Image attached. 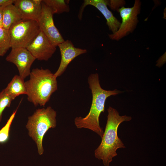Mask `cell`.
Segmentation results:
<instances>
[{
	"label": "cell",
	"mask_w": 166,
	"mask_h": 166,
	"mask_svg": "<svg viewBox=\"0 0 166 166\" xmlns=\"http://www.w3.org/2000/svg\"><path fill=\"white\" fill-rule=\"evenodd\" d=\"M88 82L92 97L90 108L85 117H76L74 120V124L77 128L91 130L101 138L104 132L100 126L99 118L101 113L105 111L106 100L109 97L116 95L121 92L117 89L111 90L103 89L100 84L97 73L90 74L88 78Z\"/></svg>",
	"instance_id": "cell-1"
},
{
	"label": "cell",
	"mask_w": 166,
	"mask_h": 166,
	"mask_svg": "<svg viewBox=\"0 0 166 166\" xmlns=\"http://www.w3.org/2000/svg\"><path fill=\"white\" fill-rule=\"evenodd\" d=\"M108 114L104 132L101 144L94 151L95 157L102 160L105 166H109L113 158L117 156L116 151L119 148H125L117 135L119 125L124 121H130V116H120L115 109L109 106L107 109Z\"/></svg>",
	"instance_id": "cell-2"
},
{
	"label": "cell",
	"mask_w": 166,
	"mask_h": 166,
	"mask_svg": "<svg viewBox=\"0 0 166 166\" xmlns=\"http://www.w3.org/2000/svg\"><path fill=\"white\" fill-rule=\"evenodd\" d=\"M25 82L28 100L35 106H44L58 89L56 78L48 69H33Z\"/></svg>",
	"instance_id": "cell-3"
},
{
	"label": "cell",
	"mask_w": 166,
	"mask_h": 166,
	"mask_svg": "<svg viewBox=\"0 0 166 166\" xmlns=\"http://www.w3.org/2000/svg\"><path fill=\"white\" fill-rule=\"evenodd\" d=\"M57 112L51 106L36 110L29 117L26 125L29 136L35 142L40 155L44 151L42 141L45 134L50 128L57 125Z\"/></svg>",
	"instance_id": "cell-4"
},
{
	"label": "cell",
	"mask_w": 166,
	"mask_h": 166,
	"mask_svg": "<svg viewBox=\"0 0 166 166\" xmlns=\"http://www.w3.org/2000/svg\"><path fill=\"white\" fill-rule=\"evenodd\" d=\"M9 30L11 48H26L41 31L37 21L28 19H22L15 23Z\"/></svg>",
	"instance_id": "cell-5"
},
{
	"label": "cell",
	"mask_w": 166,
	"mask_h": 166,
	"mask_svg": "<svg viewBox=\"0 0 166 166\" xmlns=\"http://www.w3.org/2000/svg\"><path fill=\"white\" fill-rule=\"evenodd\" d=\"M140 1L136 0L132 7L123 6L119 9L122 23L116 32L109 35L110 39L119 40L133 31L138 22L137 15L140 11Z\"/></svg>",
	"instance_id": "cell-6"
},
{
	"label": "cell",
	"mask_w": 166,
	"mask_h": 166,
	"mask_svg": "<svg viewBox=\"0 0 166 166\" xmlns=\"http://www.w3.org/2000/svg\"><path fill=\"white\" fill-rule=\"evenodd\" d=\"M42 5L41 13L37 21L41 31L57 47L65 40L54 24L51 10L42 2Z\"/></svg>",
	"instance_id": "cell-7"
},
{
	"label": "cell",
	"mask_w": 166,
	"mask_h": 166,
	"mask_svg": "<svg viewBox=\"0 0 166 166\" xmlns=\"http://www.w3.org/2000/svg\"><path fill=\"white\" fill-rule=\"evenodd\" d=\"M36 60L26 48H11L6 60L14 64L17 67L19 75L24 79L30 75V68Z\"/></svg>",
	"instance_id": "cell-8"
},
{
	"label": "cell",
	"mask_w": 166,
	"mask_h": 166,
	"mask_svg": "<svg viewBox=\"0 0 166 166\" xmlns=\"http://www.w3.org/2000/svg\"><path fill=\"white\" fill-rule=\"evenodd\" d=\"M26 49L36 59L47 61L55 52L56 47L41 31Z\"/></svg>",
	"instance_id": "cell-9"
},
{
	"label": "cell",
	"mask_w": 166,
	"mask_h": 166,
	"mask_svg": "<svg viewBox=\"0 0 166 166\" xmlns=\"http://www.w3.org/2000/svg\"><path fill=\"white\" fill-rule=\"evenodd\" d=\"M57 46L60 52L61 60L57 69L53 73L57 78L64 73L68 65L74 58L87 52L86 49L75 47L72 42L69 40H65Z\"/></svg>",
	"instance_id": "cell-10"
},
{
	"label": "cell",
	"mask_w": 166,
	"mask_h": 166,
	"mask_svg": "<svg viewBox=\"0 0 166 166\" xmlns=\"http://www.w3.org/2000/svg\"><path fill=\"white\" fill-rule=\"evenodd\" d=\"M109 1L105 0H85L81 7L78 15L81 20L84 9L88 5L92 6L97 8L103 15L106 20L107 24L113 34L119 28L121 23L114 16L112 12L107 7Z\"/></svg>",
	"instance_id": "cell-11"
},
{
	"label": "cell",
	"mask_w": 166,
	"mask_h": 166,
	"mask_svg": "<svg viewBox=\"0 0 166 166\" xmlns=\"http://www.w3.org/2000/svg\"><path fill=\"white\" fill-rule=\"evenodd\" d=\"M13 4L19 10L22 19L38 20L42 12V0H14Z\"/></svg>",
	"instance_id": "cell-12"
},
{
	"label": "cell",
	"mask_w": 166,
	"mask_h": 166,
	"mask_svg": "<svg viewBox=\"0 0 166 166\" xmlns=\"http://www.w3.org/2000/svg\"><path fill=\"white\" fill-rule=\"evenodd\" d=\"M4 89L13 100L20 95L27 94L24 79L19 75H15Z\"/></svg>",
	"instance_id": "cell-13"
},
{
	"label": "cell",
	"mask_w": 166,
	"mask_h": 166,
	"mask_svg": "<svg viewBox=\"0 0 166 166\" xmlns=\"http://www.w3.org/2000/svg\"><path fill=\"white\" fill-rule=\"evenodd\" d=\"M22 19L17 8L13 4L6 6L3 10L2 27L9 30L13 24Z\"/></svg>",
	"instance_id": "cell-14"
},
{
	"label": "cell",
	"mask_w": 166,
	"mask_h": 166,
	"mask_svg": "<svg viewBox=\"0 0 166 166\" xmlns=\"http://www.w3.org/2000/svg\"><path fill=\"white\" fill-rule=\"evenodd\" d=\"M68 1L65 0H42V2L48 7L53 14L68 12L70 8Z\"/></svg>",
	"instance_id": "cell-15"
},
{
	"label": "cell",
	"mask_w": 166,
	"mask_h": 166,
	"mask_svg": "<svg viewBox=\"0 0 166 166\" xmlns=\"http://www.w3.org/2000/svg\"><path fill=\"white\" fill-rule=\"evenodd\" d=\"M11 48V39L9 30L0 27V56L2 57Z\"/></svg>",
	"instance_id": "cell-16"
},
{
	"label": "cell",
	"mask_w": 166,
	"mask_h": 166,
	"mask_svg": "<svg viewBox=\"0 0 166 166\" xmlns=\"http://www.w3.org/2000/svg\"><path fill=\"white\" fill-rule=\"evenodd\" d=\"M17 111V109L13 112L5 125L0 130V144L5 143L9 140L10 126Z\"/></svg>",
	"instance_id": "cell-17"
},
{
	"label": "cell",
	"mask_w": 166,
	"mask_h": 166,
	"mask_svg": "<svg viewBox=\"0 0 166 166\" xmlns=\"http://www.w3.org/2000/svg\"><path fill=\"white\" fill-rule=\"evenodd\" d=\"M13 100L4 89L0 92V122L2 120L4 110L6 108L10 106Z\"/></svg>",
	"instance_id": "cell-18"
},
{
	"label": "cell",
	"mask_w": 166,
	"mask_h": 166,
	"mask_svg": "<svg viewBox=\"0 0 166 166\" xmlns=\"http://www.w3.org/2000/svg\"><path fill=\"white\" fill-rule=\"evenodd\" d=\"M14 0H0V6L13 4Z\"/></svg>",
	"instance_id": "cell-19"
},
{
	"label": "cell",
	"mask_w": 166,
	"mask_h": 166,
	"mask_svg": "<svg viewBox=\"0 0 166 166\" xmlns=\"http://www.w3.org/2000/svg\"><path fill=\"white\" fill-rule=\"evenodd\" d=\"M5 6H0V27H2V17L3 10Z\"/></svg>",
	"instance_id": "cell-20"
}]
</instances>
